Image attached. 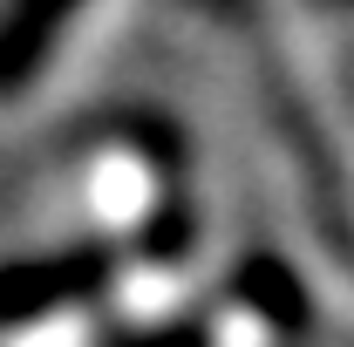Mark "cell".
<instances>
[{"instance_id":"cell-1","label":"cell","mask_w":354,"mask_h":347,"mask_svg":"<svg viewBox=\"0 0 354 347\" xmlns=\"http://www.w3.org/2000/svg\"><path fill=\"white\" fill-rule=\"evenodd\" d=\"M116 279V252L109 245H62V252H35V259L0 265V327H35L48 313L95 300Z\"/></svg>"},{"instance_id":"cell-2","label":"cell","mask_w":354,"mask_h":347,"mask_svg":"<svg viewBox=\"0 0 354 347\" xmlns=\"http://www.w3.org/2000/svg\"><path fill=\"white\" fill-rule=\"evenodd\" d=\"M75 7L82 0H14L7 7V21H0V95H21L41 75V62L55 55Z\"/></svg>"},{"instance_id":"cell-3","label":"cell","mask_w":354,"mask_h":347,"mask_svg":"<svg viewBox=\"0 0 354 347\" xmlns=\"http://www.w3.org/2000/svg\"><path fill=\"white\" fill-rule=\"evenodd\" d=\"M232 300L252 306L266 327H279V334H300L313 320V300L307 286H300V272L286 259H272V252H252V259H239V272H232Z\"/></svg>"},{"instance_id":"cell-4","label":"cell","mask_w":354,"mask_h":347,"mask_svg":"<svg viewBox=\"0 0 354 347\" xmlns=\"http://www.w3.org/2000/svg\"><path fill=\"white\" fill-rule=\"evenodd\" d=\"M123 347H212L205 327H171V334H123Z\"/></svg>"}]
</instances>
